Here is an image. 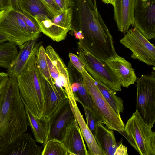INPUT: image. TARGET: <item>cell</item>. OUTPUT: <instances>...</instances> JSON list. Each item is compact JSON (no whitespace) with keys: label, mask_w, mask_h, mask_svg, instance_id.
Returning <instances> with one entry per match:
<instances>
[{"label":"cell","mask_w":155,"mask_h":155,"mask_svg":"<svg viewBox=\"0 0 155 155\" xmlns=\"http://www.w3.org/2000/svg\"><path fill=\"white\" fill-rule=\"evenodd\" d=\"M45 86L46 104L44 117L48 119L55 111L62 101L66 97H63L56 93L45 80Z\"/></svg>","instance_id":"25"},{"label":"cell","mask_w":155,"mask_h":155,"mask_svg":"<svg viewBox=\"0 0 155 155\" xmlns=\"http://www.w3.org/2000/svg\"><path fill=\"white\" fill-rule=\"evenodd\" d=\"M94 136L104 155H114L118 144L112 130H109L103 123L98 122Z\"/></svg>","instance_id":"20"},{"label":"cell","mask_w":155,"mask_h":155,"mask_svg":"<svg viewBox=\"0 0 155 155\" xmlns=\"http://www.w3.org/2000/svg\"><path fill=\"white\" fill-rule=\"evenodd\" d=\"M133 25L148 40L155 38V0H135Z\"/></svg>","instance_id":"12"},{"label":"cell","mask_w":155,"mask_h":155,"mask_svg":"<svg viewBox=\"0 0 155 155\" xmlns=\"http://www.w3.org/2000/svg\"><path fill=\"white\" fill-rule=\"evenodd\" d=\"M43 3L51 12L54 16L59 13L61 10L54 0H41Z\"/></svg>","instance_id":"31"},{"label":"cell","mask_w":155,"mask_h":155,"mask_svg":"<svg viewBox=\"0 0 155 155\" xmlns=\"http://www.w3.org/2000/svg\"><path fill=\"white\" fill-rule=\"evenodd\" d=\"M80 74L86 89L103 118L104 124L108 129L120 134L125 126L120 115L114 111L106 100L85 68Z\"/></svg>","instance_id":"7"},{"label":"cell","mask_w":155,"mask_h":155,"mask_svg":"<svg viewBox=\"0 0 155 155\" xmlns=\"http://www.w3.org/2000/svg\"><path fill=\"white\" fill-rule=\"evenodd\" d=\"M44 146L41 155H69L63 143L57 139L48 140Z\"/></svg>","instance_id":"27"},{"label":"cell","mask_w":155,"mask_h":155,"mask_svg":"<svg viewBox=\"0 0 155 155\" xmlns=\"http://www.w3.org/2000/svg\"><path fill=\"white\" fill-rule=\"evenodd\" d=\"M18 10L27 12L35 19L54 17L41 0H18Z\"/></svg>","instance_id":"21"},{"label":"cell","mask_w":155,"mask_h":155,"mask_svg":"<svg viewBox=\"0 0 155 155\" xmlns=\"http://www.w3.org/2000/svg\"><path fill=\"white\" fill-rule=\"evenodd\" d=\"M75 118L69 99L66 97L48 119V129L45 143L52 139L61 141L67 126Z\"/></svg>","instance_id":"13"},{"label":"cell","mask_w":155,"mask_h":155,"mask_svg":"<svg viewBox=\"0 0 155 155\" xmlns=\"http://www.w3.org/2000/svg\"><path fill=\"white\" fill-rule=\"evenodd\" d=\"M70 61L74 67L81 74L85 68V65L79 57L73 53L69 54Z\"/></svg>","instance_id":"30"},{"label":"cell","mask_w":155,"mask_h":155,"mask_svg":"<svg viewBox=\"0 0 155 155\" xmlns=\"http://www.w3.org/2000/svg\"><path fill=\"white\" fill-rule=\"evenodd\" d=\"M18 53L17 45L14 43H0V67L8 69Z\"/></svg>","instance_id":"26"},{"label":"cell","mask_w":155,"mask_h":155,"mask_svg":"<svg viewBox=\"0 0 155 155\" xmlns=\"http://www.w3.org/2000/svg\"><path fill=\"white\" fill-rule=\"evenodd\" d=\"M37 39L29 41L19 47V52L9 68L7 69V73L9 78H17L23 71L29 58L38 47L37 44Z\"/></svg>","instance_id":"18"},{"label":"cell","mask_w":155,"mask_h":155,"mask_svg":"<svg viewBox=\"0 0 155 155\" xmlns=\"http://www.w3.org/2000/svg\"><path fill=\"white\" fill-rule=\"evenodd\" d=\"M39 47L29 58L21 73L17 77L21 97L25 107L38 118L44 117L46 104L45 80L37 65Z\"/></svg>","instance_id":"3"},{"label":"cell","mask_w":155,"mask_h":155,"mask_svg":"<svg viewBox=\"0 0 155 155\" xmlns=\"http://www.w3.org/2000/svg\"><path fill=\"white\" fill-rule=\"evenodd\" d=\"M61 10L64 11L72 6L70 0H54Z\"/></svg>","instance_id":"32"},{"label":"cell","mask_w":155,"mask_h":155,"mask_svg":"<svg viewBox=\"0 0 155 155\" xmlns=\"http://www.w3.org/2000/svg\"><path fill=\"white\" fill-rule=\"evenodd\" d=\"M72 7L61 11L52 19L35 20L41 32L53 41L59 42L66 38L72 27Z\"/></svg>","instance_id":"10"},{"label":"cell","mask_w":155,"mask_h":155,"mask_svg":"<svg viewBox=\"0 0 155 155\" xmlns=\"http://www.w3.org/2000/svg\"><path fill=\"white\" fill-rule=\"evenodd\" d=\"M45 50L46 61L55 85L66 94L69 99H75L69 74L63 60L51 46L48 45Z\"/></svg>","instance_id":"11"},{"label":"cell","mask_w":155,"mask_h":155,"mask_svg":"<svg viewBox=\"0 0 155 155\" xmlns=\"http://www.w3.org/2000/svg\"><path fill=\"white\" fill-rule=\"evenodd\" d=\"M13 8L18 10V0H11Z\"/></svg>","instance_id":"38"},{"label":"cell","mask_w":155,"mask_h":155,"mask_svg":"<svg viewBox=\"0 0 155 155\" xmlns=\"http://www.w3.org/2000/svg\"><path fill=\"white\" fill-rule=\"evenodd\" d=\"M94 82L106 100L118 114L122 113L124 108L123 100L116 95V92L98 81Z\"/></svg>","instance_id":"24"},{"label":"cell","mask_w":155,"mask_h":155,"mask_svg":"<svg viewBox=\"0 0 155 155\" xmlns=\"http://www.w3.org/2000/svg\"><path fill=\"white\" fill-rule=\"evenodd\" d=\"M135 0H114V18L118 30L125 34L133 25L134 9Z\"/></svg>","instance_id":"17"},{"label":"cell","mask_w":155,"mask_h":155,"mask_svg":"<svg viewBox=\"0 0 155 155\" xmlns=\"http://www.w3.org/2000/svg\"><path fill=\"white\" fill-rule=\"evenodd\" d=\"M42 147L36 144L29 133H24L15 141L0 147V155H41Z\"/></svg>","instance_id":"14"},{"label":"cell","mask_w":155,"mask_h":155,"mask_svg":"<svg viewBox=\"0 0 155 155\" xmlns=\"http://www.w3.org/2000/svg\"><path fill=\"white\" fill-rule=\"evenodd\" d=\"M12 7L11 0H0V10Z\"/></svg>","instance_id":"35"},{"label":"cell","mask_w":155,"mask_h":155,"mask_svg":"<svg viewBox=\"0 0 155 155\" xmlns=\"http://www.w3.org/2000/svg\"><path fill=\"white\" fill-rule=\"evenodd\" d=\"M45 49L42 45L39 48L37 59V67L42 77L50 84L54 90L58 94L67 97L66 94L55 85L51 75L45 58Z\"/></svg>","instance_id":"23"},{"label":"cell","mask_w":155,"mask_h":155,"mask_svg":"<svg viewBox=\"0 0 155 155\" xmlns=\"http://www.w3.org/2000/svg\"><path fill=\"white\" fill-rule=\"evenodd\" d=\"M104 3L113 5L114 0H101Z\"/></svg>","instance_id":"39"},{"label":"cell","mask_w":155,"mask_h":155,"mask_svg":"<svg viewBox=\"0 0 155 155\" xmlns=\"http://www.w3.org/2000/svg\"><path fill=\"white\" fill-rule=\"evenodd\" d=\"M0 31L7 37L8 41L18 47L38 38L41 33L32 31L23 20L18 10L13 7L0 10Z\"/></svg>","instance_id":"5"},{"label":"cell","mask_w":155,"mask_h":155,"mask_svg":"<svg viewBox=\"0 0 155 155\" xmlns=\"http://www.w3.org/2000/svg\"><path fill=\"white\" fill-rule=\"evenodd\" d=\"M72 31L73 32L74 35L77 39L79 40L83 39L84 37L81 31Z\"/></svg>","instance_id":"36"},{"label":"cell","mask_w":155,"mask_h":155,"mask_svg":"<svg viewBox=\"0 0 155 155\" xmlns=\"http://www.w3.org/2000/svg\"><path fill=\"white\" fill-rule=\"evenodd\" d=\"M28 126L17 78H9L0 90V147L16 140Z\"/></svg>","instance_id":"2"},{"label":"cell","mask_w":155,"mask_h":155,"mask_svg":"<svg viewBox=\"0 0 155 155\" xmlns=\"http://www.w3.org/2000/svg\"><path fill=\"white\" fill-rule=\"evenodd\" d=\"M71 109L86 143L89 155H104L94 137L87 127L75 99H69Z\"/></svg>","instance_id":"19"},{"label":"cell","mask_w":155,"mask_h":155,"mask_svg":"<svg viewBox=\"0 0 155 155\" xmlns=\"http://www.w3.org/2000/svg\"><path fill=\"white\" fill-rule=\"evenodd\" d=\"M116 75L121 86L128 87L134 84L137 77L131 64L117 55L106 61Z\"/></svg>","instance_id":"16"},{"label":"cell","mask_w":155,"mask_h":155,"mask_svg":"<svg viewBox=\"0 0 155 155\" xmlns=\"http://www.w3.org/2000/svg\"><path fill=\"white\" fill-rule=\"evenodd\" d=\"M18 10L27 25L32 31L35 33L41 32L37 21L33 17L25 12Z\"/></svg>","instance_id":"28"},{"label":"cell","mask_w":155,"mask_h":155,"mask_svg":"<svg viewBox=\"0 0 155 155\" xmlns=\"http://www.w3.org/2000/svg\"><path fill=\"white\" fill-rule=\"evenodd\" d=\"M72 4L71 31L82 32L81 40L94 54L104 56L114 47L113 38L97 8L96 0H70Z\"/></svg>","instance_id":"1"},{"label":"cell","mask_w":155,"mask_h":155,"mask_svg":"<svg viewBox=\"0 0 155 155\" xmlns=\"http://www.w3.org/2000/svg\"><path fill=\"white\" fill-rule=\"evenodd\" d=\"M120 42L132 52L131 57L155 66V47L135 27L128 30Z\"/></svg>","instance_id":"9"},{"label":"cell","mask_w":155,"mask_h":155,"mask_svg":"<svg viewBox=\"0 0 155 155\" xmlns=\"http://www.w3.org/2000/svg\"><path fill=\"white\" fill-rule=\"evenodd\" d=\"M69 155H89L80 127L75 118L67 126L62 140Z\"/></svg>","instance_id":"15"},{"label":"cell","mask_w":155,"mask_h":155,"mask_svg":"<svg viewBox=\"0 0 155 155\" xmlns=\"http://www.w3.org/2000/svg\"><path fill=\"white\" fill-rule=\"evenodd\" d=\"M29 126L35 140L43 146L47 139L48 129V120L43 117L38 118L34 116L25 107Z\"/></svg>","instance_id":"22"},{"label":"cell","mask_w":155,"mask_h":155,"mask_svg":"<svg viewBox=\"0 0 155 155\" xmlns=\"http://www.w3.org/2000/svg\"><path fill=\"white\" fill-rule=\"evenodd\" d=\"M83 107L86 118V124L94 135L97 124L100 122L88 109L84 107Z\"/></svg>","instance_id":"29"},{"label":"cell","mask_w":155,"mask_h":155,"mask_svg":"<svg viewBox=\"0 0 155 155\" xmlns=\"http://www.w3.org/2000/svg\"><path fill=\"white\" fill-rule=\"evenodd\" d=\"M150 74L142 75L136 81V110L144 121L152 128L155 122V68Z\"/></svg>","instance_id":"6"},{"label":"cell","mask_w":155,"mask_h":155,"mask_svg":"<svg viewBox=\"0 0 155 155\" xmlns=\"http://www.w3.org/2000/svg\"><path fill=\"white\" fill-rule=\"evenodd\" d=\"M9 78L7 73L0 72V90L6 83Z\"/></svg>","instance_id":"34"},{"label":"cell","mask_w":155,"mask_h":155,"mask_svg":"<svg viewBox=\"0 0 155 155\" xmlns=\"http://www.w3.org/2000/svg\"><path fill=\"white\" fill-rule=\"evenodd\" d=\"M8 41L7 37L0 31V43Z\"/></svg>","instance_id":"37"},{"label":"cell","mask_w":155,"mask_h":155,"mask_svg":"<svg viewBox=\"0 0 155 155\" xmlns=\"http://www.w3.org/2000/svg\"><path fill=\"white\" fill-rule=\"evenodd\" d=\"M77 54L94 79L116 92L121 91V86L116 75L106 61H100L93 56L86 50L80 40L78 43Z\"/></svg>","instance_id":"8"},{"label":"cell","mask_w":155,"mask_h":155,"mask_svg":"<svg viewBox=\"0 0 155 155\" xmlns=\"http://www.w3.org/2000/svg\"><path fill=\"white\" fill-rule=\"evenodd\" d=\"M126 147L124 145L122 142L119 143L114 155H127Z\"/></svg>","instance_id":"33"},{"label":"cell","mask_w":155,"mask_h":155,"mask_svg":"<svg viewBox=\"0 0 155 155\" xmlns=\"http://www.w3.org/2000/svg\"><path fill=\"white\" fill-rule=\"evenodd\" d=\"M121 134L141 155H155V133L137 111L127 120Z\"/></svg>","instance_id":"4"}]
</instances>
